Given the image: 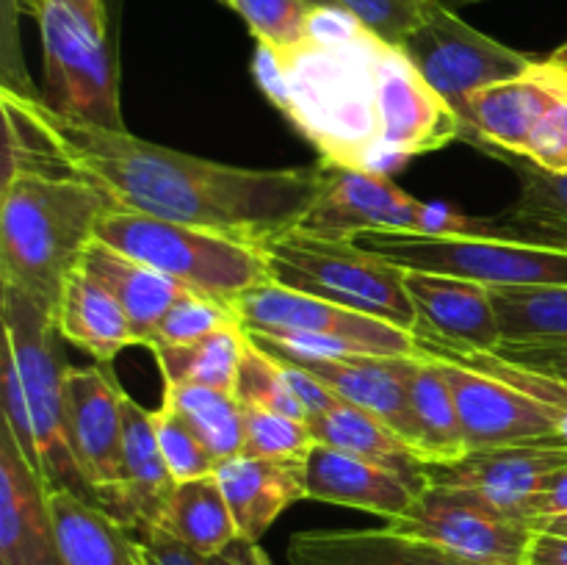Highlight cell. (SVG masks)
I'll list each match as a JSON object with an SVG mask.
<instances>
[{"label": "cell", "instance_id": "1", "mask_svg": "<svg viewBox=\"0 0 567 565\" xmlns=\"http://www.w3.org/2000/svg\"><path fill=\"white\" fill-rule=\"evenodd\" d=\"M252 70L260 92L327 164L391 175L463 138L460 116L402 48L338 6L313 9L310 39L288 55L258 44Z\"/></svg>", "mask_w": 567, "mask_h": 565}, {"label": "cell", "instance_id": "2", "mask_svg": "<svg viewBox=\"0 0 567 565\" xmlns=\"http://www.w3.org/2000/svg\"><path fill=\"white\" fill-rule=\"evenodd\" d=\"M14 105L64 175L97 188L109 208L203 227L266 249L297 230L313 205L321 166L244 170L147 142L127 131L86 125L50 109L31 89L3 83Z\"/></svg>", "mask_w": 567, "mask_h": 565}, {"label": "cell", "instance_id": "3", "mask_svg": "<svg viewBox=\"0 0 567 565\" xmlns=\"http://www.w3.org/2000/svg\"><path fill=\"white\" fill-rule=\"evenodd\" d=\"M103 194L75 175L14 172L0 194V286L31 297L55 321L61 294L94 242Z\"/></svg>", "mask_w": 567, "mask_h": 565}, {"label": "cell", "instance_id": "4", "mask_svg": "<svg viewBox=\"0 0 567 565\" xmlns=\"http://www.w3.org/2000/svg\"><path fill=\"white\" fill-rule=\"evenodd\" d=\"M3 316V424L28 463L50 487H70L89 499L66 443L64 369L55 352L59 327L22 291L0 286Z\"/></svg>", "mask_w": 567, "mask_h": 565}, {"label": "cell", "instance_id": "5", "mask_svg": "<svg viewBox=\"0 0 567 565\" xmlns=\"http://www.w3.org/2000/svg\"><path fill=\"white\" fill-rule=\"evenodd\" d=\"M94 238L227 308L241 294L271 282L266 249L203 227L109 208L100 216Z\"/></svg>", "mask_w": 567, "mask_h": 565}, {"label": "cell", "instance_id": "6", "mask_svg": "<svg viewBox=\"0 0 567 565\" xmlns=\"http://www.w3.org/2000/svg\"><path fill=\"white\" fill-rule=\"evenodd\" d=\"M271 282L327 299L341 308L419 330V310L410 299L408 269L358 247L352 238H324L291 230L266 247Z\"/></svg>", "mask_w": 567, "mask_h": 565}, {"label": "cell", "instance_id": "7", "mask_svg": "<svg viewBox=\"0 0 567 565\" xmlns=\"http://www.w3.org/2000/svg\"><path fill=\"white\" fill-rule=\"evenodd\" d=\"M321 166L319 194L299 230L324 238H354L365 230L426 233V236H504L498 222L476 219L446 203H421L380 172Z\"/></svg>", "mask_w": 567, "mask_h": 565}, {"label": "cell", "instance_id": "8", "mask_svg": "<svg viewBox=\"0 0 567 565\" xmlns=\"http://www.w3.org/2000/svg\"><path fill=\"white\" fill-rule=\"evenodd\" d=\"M358 247L410 271H435L482 286H567V249L509 236H426L365 230Z\"/></svg>", "mask_w": 567, "mask_h": 565}, {"label": "cell", "instance_id": "9", "mask_svg": "<svg viewBox=\"0 0 567 565\" xmlns=\"http://www.w3.org/2000/svg\"><path fill=\"white\" fill-rule=\"evenodd\" d=\"M22 9L33 14L42 39L44 103L75 122L127 131L109 33L66 0H28Z\"/></svg>", "mask_w": 567, "mask_h": 565}, {"label": "cell", "instance_id": "10", "mask_svg": "<svg viewBox=\"0 0 567 565\" xmlns=\"http://www.w3.org/2000/svg\"><path fill=\"white\" fill-rule=\"evenodd\" d=\"M402 53L413 61L426 83L452 105L463 122V138L474 142L468 97L491 83L520 75L532 55L518 53L476 31L449 3H437L419 28L402 42Z\"/></svg>", "mask_w": 567, "mask_h": 565}, {"label": "cell", "instance_id": "11", "mask_svg": "<svg viewBox=\"0 0 567 565\" xmlns=\"http://www.w3.org/2000/svg\"><path fill=\"white\" fill-rule=\"evenodd\" d=\"M230 310L244 332H258V336L305 332V336L347 341L365 355H421L415 332L277 282H264L241 294Z\"/></svg>", "mask_w": 567, "mask_h": 565}, {"label": "cell", "instance_id": "12", "mask_svg": "<svg viewBox=\"0 0 567 565\" xmlns=\"http://www.w3.org/2000/svg\"><path fill=\"white\" fill-rule=\"evenodd\" d=\"M388 526L480 565H526L537 532L529 521L496 513L468 487L452 485H430L408 515Z\"/></svg>", "mask_w": 567, "mask_h": 565}, {"label": "cell", "instance_id": "13", "mask_svg": "<svg viewBox=\"0 0 567 565\" xmlns=\"http://www.w3.org/2000/svg\"><path fill=\"white\" fill-rule=\"evenodd\" d=\"M64 427L89 499L103 507L122 485V427L125 391L100 366L64 369Z\"/></svg>", "mask_w": 567, "mask_h": 565}, {"label": "cell", "instance_id": "14", "mask_svg": "<svg viewBox=\"0 0 567 565\" xmlns=\"http://www.w3.org/2000/svg\"><path fill=\"white\" fill-rule=\"evenodd\" d=\"M567 100V64L554 59H532L520 75L491 83L468 97L474 147L482 153L524 158L526 144L540 122Z\"/></svg>", "mask_w": 567, "mask_h": 565}, {"label": "cell", "instance_id": "15", "mask_svg": "<svg viewBox=\"0 0 567 565\" xmlns=\"http://www.w3.org/2000/svg\"><path fill=\"white\" fill-rule=\"evenodd\" d=\"M563 465H567V446L520 443V446L468 452L457 463H424V474L430 485L468 487L496 513L526 521V496Z\"/></svg>", "mask_w": 567, "mask_h": 565}, {"label": "cell", "instance_id": "16", "mask_svg": "<svg viewBox=\"0 0 567 565\" xmlns=\"http://www.w3.org/2000/svg\"><path fill=\"white\" fill-rule=\"evenodd\" d=\"M275 358V355H271ZM415 355H338V358H280L299 366L310 377L330 388L336 397L358 404L365 413L385 421L415 454L413 408H410V360ZM421 458V454H419Z\"/></svg>", "mask_w": 567, "mask_h": 565}, {"label": "cell", "instance_id": "17", "mask_svg": "<svg viewBox=\"0 0 567 565\" xmlns=\"http://www.w3.org/2000/svg\"><path fill=\"white\" fill-rule=\"evenodd\" d=\"M50 485L33 471L14 435L0 430V565H64Z\"/></svg>", "mask_w": 567, "mask_h": 565}, {"label": "cell", "instance_id": "18", "mask_svg": "<svg viewBox=\"0 0 567 565\" xmlns=\"http://www.w3.org/2000/svg\"><path fill=\"white\" fill-rule=\"evenodd\" d=\"M426 487L391 469L354 458L327 443H313L305 458V499L363 510L396 521L413 510Z\"/></svg>", "mask_w": 567, "mask_h": 565}, {"label": "cell", "instance_id": "19", "mask_svg": "<svg viewBox=\"0 0 567 565\" xmlns=\"http://www.w3.org/2000/svg\"><path fill=\"white\" fill-rule=\"evenodd\" d=\"M404 286L419 310L415 332L460 349L496 352L502 347V327L487 286L465 277L410 269Z\"/></svg>", "mask_w": 567, "mask_h": 565}, {"label": "cell", "instance_id": "20", "mask_svg": "<svg viewBox=\"0 0 567 565\" xmlns=\"http://www.w3.org/2000/svg\"><path fill=\"white\" fill-rule=\"evenodd\" d=\"M122 485L103 510L131 532H147L161 524L175 491V476L161 454L153 427V410L142 408L125 393V427H122Z\"/></svg>", "mask_w": 567, "mask_h": 565}, {"label": "cell", "instance_id": "21", "mask_svg": "<svg viewBox=\"0 0 567 565\" xmlns=\"http://www.w3.org/2000/svg\"><path fill=\"white\" fill-rule=\"evenodd\" d=\"M291 565H480L393 526L305 530L288 541Z\"/></svg>", "mask_w": 567, "mask_h": 565}, {"label": "cell", "instance_id": "22", "mask_svg": "<svg viewBox=\"0 0 567 565\" xmlns=\"http://www.w3.org/2000/svg\"><path fill=\"white\" fill-rule=\"evenodd\" d=\"M238 537L258 543L291 504L305 499V460L236 458L216 469Z\"/></svg>", "mask_w": 567, "mask_h": 565}, {"label": "cell", "instance_id": "23", "mask_svg": "<svg viewBox=\"0 0 567 565\" xmlns=\"http://www.w3.org/2000/svg\"><path fill=\"white\" fill-rule=\"evenodd\" d=\"M48 502L64 565H144L136 532L97 502L70 487H50Z\"/></svg>", "mask_w": 567, "mask_h": 565}, {"label": "cell", "instance_id": "24", "mask_svg": "<svg viewBox=\"0 0 567 565\" xmlns=\"http://www.w3.org/2000/svg\"><path fill=\"white\" fill-rule=\"evenodd\" d=\"M81 266L120 299L142 347H150L172 305L188 294L181 282L169 280L142 260L127 258L97 238L86 247Z\"/></svg>", "mask_w": 567, "mask_h": 565}, {"label": "cell", "instance_id": "25", "mask_svg": "<svg viewBox=\"0 0 567 565\" xmlns=\"http://www.w3.org/2000/svg\"><path fill=\"white\" fill-rule=\"evenodd\" d=\"M55 327L61 338L78 343L100 363H111L122 349L138 343L120 299L83 266H78L66 280Z\"/></svg>", "mask_w": 567, "mask_h": 565}, {"label": "cell", "instance_id": "26", "mask_svg": "<svg viewBox=\"0 0 567 565\" xmlns=\"http://www.w3.org/2000/svg\"><path fill=\"white\" fill-rule=\"evenodd\" d=\"M308 430L316 438V443H327V446H336L341 452L354 454V458L371 460L382 469L408 476L415 485L430 487V480L424 474V460L385 421L365 413V410L347 402V399L338 397L330 410L310 415Z\"/></svg>", "mask_w": 567, "mask_h": 565}, {"label": "cell", "instance_id": "27", "mask_svg": "<svg viewBox=\"0 0 567 565\" xmlns=\"http://www.w3.org/2000/svg\"><path fill=\"white\" fill-rule=\"evenodd\" d=\"M491 297L502 327L498 349L567 352V286H493Z\"/></svg>", "mask_w": 567, "mask_h": 565}, {"label": "cell", "instance_id": "28", "mask_svg": "<svg viewBox=\"0 0 567 565\" xmlns=\"http://www.w3.org/2000/svg\"><path fill=\"white\" fill-rule=\"evenodd\" d=\"M410 408H413L419 454L424 463H457L471 452L460 424L452 388L430 355L410 360Z\"/></svg>", "mask_w": 567, "mask_h": 565}, {"label": "cell", "instance_id": "29", "mask_svg": "<svg viewBox=\"0 0 567 565\" xmlns=\"http://www.w3.org/2000/svg\"><path fill=\"white\" fill-rule=\"evenodd\" d=\"M158 526L203 557L225 552L238 541L236 518L216 474L177 482Z\"/></svg>", "mask_w": 567, "mask_h": 565}, {"label": "cell", "instance_id": "30", "mask_svg": "<svg viewBox=\"0 0 567 565\" xmlns=\"http://www.w3.org/2000/svg\"><path fill=\"white\" fill-rule=\"evenodd\" d=\"M247 332L241 325H227L197 341L150 343L164 386H205L233 391L241 363Z\"/></svg>", "mask_w": 567, "mask_h": 565}, {"label": "cell", "instance_id": "31", "mask_svg": "<svg viewBox=\"0 0 567 565\" xmlns=\"http://www.w3.org/2000/svg\"><path fill=\"white\" fill-rule=\"evenodd\" d=\"M504 161L515 166L520 183L518 199L498 222L504 236L567 249V175H554L515 155H504Z\"/></svg>", "mask_w": 567, "mask_h": 565}, {"label": "cell", "instance_id": "32", "mask_svg": "<svg viewBox=\"0 0 567 565\" xmlns=\"http://www.w3.org/2000/svg\"><path fill=\"white\" fill-rule=\"evenodd\" d=\"M164 408L181 415L216 463L241 458L244 410L233 391L205 386H164Z\"/></svg>", "mask_w": 567, "mask_h": 565}, {"label": "cell", "instance_id": "33", "mask_svg": "<svg viewBox=\"0 0 567 565\" xmlns=\"http://www.w3.org/2000/svg\"><path fill=\"white\" fill-rule=\"evenodd\" d=\"M227 6L244 17L260 48L271 55H288L310 39L316 6L308 0H230Z\"/></svg>", "mask_w": 567, "mask_h": 565}, {"label": "cell", "instance_id": "34", "mask_svg": "<svg viewBox=\"0 0 567 565\" xmlns=\"http://www.w3.org/2000/svg\"><path fill=\"white\" fill-rule=\"evenodd\" d=\"M236 399L241 404H252V408L275 410V413L288 415L308 424V413H305L302 402L293 393L291 382H288L286 371H282L280 360L271 358L260 347H255L247 336V347H244L241 363H238L236 388H233Z\"/></svg>", "mask_w": 567, "mask_h": 565}, {"label": "cell", "instance_id": "35", "mask_svg": "<svg viewBox=\"0 0 567 565\" xmlns=\"http://www.w3.org/2000/svg\"><path fill=\"white\" fill-rule=\"evenodd\" d=\"M244 410V452L241 458L255 460H305L316 438L308 424L275 410L241 404Z\"/></svg>", "mask_w": 567, "mask_h": 565}, {"label": "cell", "instance_id": "36", "mask_svg": "<svg viewBox=\"0 0 567 565\" xmlns=\"http://www.w3.org/2000/svg\"><path fill=\"white\" fill-rule=\"evenodd\" d=\"M336 3L377 39L402 48L404 39L424 22V17L446 0H336Z\"/></svg>", "mask_w": 567, "mask_h": 565}, {"label": "cell", "instance_id": "37", "mask_svg": "<svg viewBox=\"0 0 567 565\" xmlns=\"http://www.w3.org/2000/svg\"><path fill=\"white\" fill-rule=\"evenodd\" d=\"M153 427L155 438H158L161 454H164L175 482L216 474L219 463H216L214 454L208 452V446L194 435L192 427H188L181 415H175L169 408L161 404L158 410H153Z\"/></svg>", "mask_w": 567, "mask_h": 565}, {"label": "cell", "instance_id": "38", "mask_svg": "<svg viewBox=\"0 0 567 565\" xmlns=\"http://www.w3.org/2000/svg\"><path fill=\"white\" fill-rule=\"evenodd\" d=\"M227 325H238L236 316H233V310L227 305H219L214 299L188 291L186 297H181L172 305L169 314L164 316L158 332H155V338L150 343L197 341V338L208 336V332Z\"/></svg>", "mask_w": 567, "mask_h": 565}, {"label": "cell", "instance_id": "39", "mask_svg": "<svg viewBox=\"0 0 567 565\" xmlns=\"http://www.w3.org/2000/svg\"><path fill=\"white\" fill-rule=\"evenodd\" d=\"M524 161L554 172V175H567V100H563L532 133Z\"/></svg>", "mask_w": 567, "mask_h": 565}, {"label": "cell", "instance_id": "40", "mask_svg": "<svg viewBox=\"0 0 567 565\" xmlns=\"http://www.w3.org/2000/svg\"><path fill=\"white\" fill-rule=\"evenodd\" d=\"M563 515H567V465L551 471L524 502V518L535 526Z\"/></svg>", "mask_w": 567, "mask_h": 565}, {"label": "cell", "instance_id": "41", "mask_svg": "<svg viewBox=\"0 0 567 565\" xmlns=\"http://www.w3.org/2000/svg\"><path fill=\"white\" fill-rule=\"evenodd\" d=\"M138 543H142L144 565H208L203 554L188 548L186 543L177 541L161 526H153L147 532H138Z\"/></svg>", "mask_w": 567, "mask_h": 565}, {"label": "cell", "instance_id": "42", "mask_svg": "<svg viewBox=\"0 0 567 565\" xmlns=\"http://www.w3.org/2000/svg\"><path fill=\"white\" fill-rule=\"evenodd\" d=\"M509 363H518L524 369L540 371V374L554 377V380L567 386V352H546V349H498Z\"/></svg>", "mask_w": 567, "mask_h": 565}, {"label": "cell", "instance_id": "43", "mask_svg": "<svg viewBox=\"0 0 567 565\" xmlns=\"http://www.w3.org/2000/svg\"><path fill=\"white\" fill-rule=\"evenodd\" d=\"M526 565H567V535L537 530Z\"/></svg>", "mask_w": 567, "mask_h": 565}, {"label": "cell", "instance_id": "44", "mask_svg": "<svg viewBox=\"0 0 567 565\" xmlns=\"http://www.w3.org/2000/svg\"><path fill=\"white\" fill-rule=\"evenodd\" d=\"M205 559H208V565H271L269 557L260 552L258 543H247L241 537L236 543H230L225 552L210 554Z\"/></svg>", "mask_w": 567, "mask_h": 565}, {"label": "cell", "instance_id": "45", "mask_svg": "<svg viewBox=\"0 0 567 565\" xmlns=\"http://www.w3.org/2000/svg\"><path fill=\"white\" fill-rule=\"evenodd\" d=\"M28 0H17V6H25ZM66 3L70 6H75L78 11H81V14H86L89 20L94 22V25L100 28V31H105L109 33V17H105V6H103V0H66Z\"/></svg>", "mask_w": 567, "mask_h": 565}, {"label": "cell", "instance_id": "46", "mask_svg": "<svg viewBox=\"0 0 567 565\" xmlns=\"http://www.w3.org/2000/svg\"><path fill=\"white\" fill-rule=\"evenodd\" d=\"M535 530L554 532V535H567V515H563V518H548V521H540V524H537Z\"/></svg>", "mask_w": 567, "mask_h": 565}, {"label": "cell", "instance_id": "47", "mask_svg": "<svg viewBox=\"0 0 567 565\" xmlns=\"http://www.w3.org/2000/svg\"><path fill=\"white\" fill-rule=\"evenodd\" d=\"M310 6H316V9H336V0H308Z\"/></svg>", "mask_w": 567, "mask_h": 565}, {"label": "cell", "instance_id": "48", "mask_svg": "<svg viewBox=\"0 0 567 565\" xmlns=\"http://www.w3.org/2000/svg\"><path fill=\"white\" fill-rule=\"evenodd\" d=\"M554 59H559V61H565V64H567V42L565 44H559V48L557 50H554Z\"/></svg>", "mask_w": 567, "mask_h": 565}, {"label": "cell", "instance_id": "49", "mask_svg": "<svg viewBox=\"0 0 567 565\" xmlns=\"http://www.w3.org/2000/svg\"><path fill=\"white\" fill-rule=\"evenodd\" d=\"M225 3H230V0H225Z\"/></svg>", "mask_w": 567, "mask_h": 565}]
</instances>
